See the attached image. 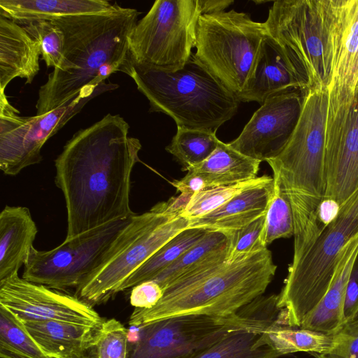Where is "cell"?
I'll use <instances>...</instances> for the list:
<instances>
[{
	"instance_id": "28",
	"label": "cell",
	"mask_w": 358,
	"mask_h": 358,
	"mask_svg": "<svg viewBox=\"0 0 358 358\" xmlns=\"http://www.w3.org/2000/svg\"><path fill=\"white\" fill-rule=\"evenodd\" d=\"M207 231L202 229L191 228L177 234L129 277L121 286L120 292L131 289L141 282L153 280L201 241Z\"/></svg>"
},
{
	"instance_id": "32",
	"label": "cell",
	"mask_w": 358,
	"mask_h": 358,
	"mask_svg": "<svg viewBox=\"0 0 358 358\" xmlns=\"http://www.w3.org/2000/svg\"><path fill=\"white\" fill-rule=\"evenodd\" d=\"M294 227L290 203L277 182L274 181V192L266 213L264 226L260 241L267 248L275 240L294 236Z\"/></svg>"
},
{
	"instance_id": "23",
	"label": "cell",
	"mask_w": 358,
	"mask_h": 358,
	"mask_svg": "<svg viewBox=\"0 0 358 358\" xmlns=\"http://www.w3.org/2000/svg\"><path fill=\"white\" fill-rule=\"evenodd\" d=\"M22 322L48 358H76L94 348L101 326L56 320Z\"/></svg>"
},
{
	"instance_id": "9",
	"label": "cell",
	"mask_w": 358,
	"mask_h": 358,
	"mask_svg": "<svg viewBox=\"0 0 358 358\" xmlns=\"http://www.w3.org/2000/svg\"><path fill=\"white\" fill-rule=\"evenodd\" d=\"M275 319L272 300L261 296L228 317L189 315L161 320L138 328L128 358H182L237 331L268 327Z\"/></svg>"
},
{
	"instance_id": "24",
	"label": "cell",
	"mask_w": 358,
	"mask_h": 358,
	"mask_svg": "<svg viewBox=\"0 0 358 358\" xmlns=\"http://www.w3.org/2000/svg\"><path fill=\"white\" fill-rule=\"evenodd\" d=\"M112 5L105 0H0V15L22 24L97 13Z\"/></svg>"
},
{
	"instance_id": "31",
	"label": "cell",
	"mask_w": 358,
	"mask_h": 358,
	"mask_svg": "<svg viewBox=\"0 0 358 358\" xmlns=\"http://www.w3.org/2000/svg\"><path fill=\"white\" fill-rule=\"evenodd\" d=\"M219 142L215 133L178 127L166 150L182 164V170L185 171L205 161Z\"/></svg>"
},
{
	"instance_id": "13",
	"label": "cell",
	"mask_w": 358,
	"mask_h": 358,
	"mask_svg": "<svg viewBox=\"0 0 358 358\" xmlns=\"http://www.w3.org/2000/svg\"><path fill=\"white\" fill-rule=\"evenodd\" d=\"M134 215L66 238L50 250L40 251L33 247L22 278L56 290L76 289L101 264L113 241Z\"/></svg>"
},
{
	"instance_id": "43",
	"label": "cell",
	"mask_w": 358,
	"mask_h": 358,
	"mask_svg": "<svg viewBox=\"0 0 358 358\" xmlns=\"http://www.w3.org/2000/svg\"><path fill=\"white\" fill-rule=\"evenodd\" d=\"M201 15L224 11L234 3L231 0H198Z\"/></svg>"
},
{
	"instance_id": "40",
	"label": "cell",
	"mask_w": 358,
	"mask_h": 358,
	"mask_svg": "<svg viewBox=\"0 0 358 358\" xmlns=\"http://www.w3.org/2000/svg\"><path fill=\"white\" fill-rule=\"evenodd\" d=\"M171 183L178 192L191 195L209 189L208 182L202 174L190 171L180 180Z\"/></svg>"
},
{
	"instance_id": "27",
	"label": "cell",
	"mask_w": 358,
	"mask_h": 358,
	"mask_svg": "<svg viewBox=\"0 0 358 358\" xmlns=\"http://www.w3.org/2000/svg\"><path fill=\"white\" fill-rule=\"evenodd\" d=\"M268 327L237 331L182 358H278L280 356L264 341L263 332Z\"/></svg>"
},
{
	"instance_id": "10",
	"label": "cell",
	"mask_w": 358,
	"mask_h": 358,
	"mask_svg": "<svg viewBox=\"0 0 358 358\" xmlns=\"http://www.w3.org/2000/svg\"><path fill=\"white\" fill-rule=\"evenodd\" d=\"M268 34L264 22L235 10L201 15L195 27L194 55L236 96L244 87L261 43Z\"/></svg>"
},
{
	"instance_id": "7",
	"label": "cell",
	"mask_w": 358,
	"mask_h": 358,
	"mask_svg": "<svg viewBox=\"0 0 358 358\" xmlns=\"http://www.w3.org/2000/svg\"><path fill=\"white\" fill-rule=\"evenodd\" d=\"M357 233L358 189L341 206L336 218L322 229L313 245L290 264L278 294V323L301 327L327 292L338 254Z\"/></svg>"
},
{
	"instance_id": "14",
	"label": "cell",
	"mask_w": 358,
	"mask_h": 358,
	"mask_svg": "<svg viewBox=\"0 0 358 358\" xmlns=\"http://www.w3.org/2000/svg\"><path fill=\"white\" fill-rule=\"evenodd\" d=\"M305 94L289 89L268 97L229 145L259 160L275 158L282 150L299 118Z\"/></svg>"
},
{
	"instance_id": "1",
	"label": "cell",
	"mask_w": 358,
	"mask_h": 358,
	"mask_svg": "<svg viewBox=\"0 0 358 358\" xmlns=\"http://www.w3.org/2000/svg\"><path fill=\"white\" fill-rule=\"evenodd\" d=\"M129 125L110 113L77 131L55 160V182L64 194L69 238L131 217V175L141 149Z\"/></svg>"
},
{
	"instance_id": "37",
	"label": "cell",
	"mask_w": 358,
	"mask_h": 358,
	"mask_svg": "<svg viewBox=\"0 0 358 358\" xmlns=\"http://www.w3.org/2000/svg\"><path fill=\"white\" fill-rule=\"evenodd\" d=\"M315 358H358V326L344 325L332 334L329 349Z\"/></svg>"
},
{
	"instance_id": "8",
	"label": "cell",
	"mask_w": 358,
	"mask_h": 358,
	"mask_svg": "<svg viewBox=\"0 0 358 358\" xmlns=\"http://www.w3.org/2000/svg\"><path fill=\"white\" fill-rule=\"evenodd\" d=\"M189 220L166 213L163 202L135 214L108 250L101 264L76 289V296L91 306L120 292L129 277L164 245L188 229Z\"/></svg>"
},
{
	"instance_id": "41",
	"label": "cell",
	"mask_w": 358,
	"mask_h": 358,
	"mask_svg": "<svg viewBox=\"0 0 358 358\" xmlns=\"http://www.w3.org/2000/svg\"><path fill=\"white\" fill-rule=\"evenodd\" d=\"M341 206L332 199H324L317 210V219L322 229L331 223L338 216Z\"/></svg>"
},
{
	"instance_id": "16",
	"label": "cell",
	"mask_w": 358,
	"mask_h": 358,
	"mask_svg": "<svg viewBox=\"0 0 358 358\" xmlns=\"http://www.w3.org/2000/svg\"><path fill=\"white\" fill-rule=\"evenodd\" d=\"M326 194L341 206L358 189V85L350 102L327 115Z\"/></svg>"
},
{
	"instance_id": "6",
	"label": "cell",
	"mask_w": 358,
	"mask_h": 358,
	"mask_svg": "<svg viewBox=\"0 0 358 358\" xmlns=\"http://www.w3.org/2000/svg\"><path fill=\"white\" fill-rule=\"evenodd\" d=\"M264 24L285 50L303 94L327 89L333 58L331 0L275 1Z\"/></svg>"
},
{
	"instance_id": "17",
	"label": "cell",
	"mask_w": 358,
	"mask_h": 358,
	"mask_svg": "<svg viewBox=\"0 0 358 358\" xmlns=\"http://www.w3.org/2000/svg\"><path fill=\"white\" fill-rule=\"evenodd\" d=\"M332 69L327 115L349 103L358 85V17L355 0H331Z\"/></svg>"
},
{
	"instance_id": "15",
	"label": "cell",
	"mask_w": 358,
	"mask_h": 358,
	"mask_svg": "<svg viewBox=\"0 0 358 358\" xmlns=\"http://www.w3.org/2000/svg\"><path fill=\"white\" fill-rule=\"evenodd\" d=\"M0 306L22 321L56 320L99 326L105 321L76 296L31 282L15 275L0 282Z\"/></svg>"
},
{
	"instance_id": "35",
	"label": "cell",
	"mask_w": 358,
	"mask_h": 358,
	"mask_svg": "<svg viewBox=\"0 0 358 358\" xmlns=\"http://www.w3.org/2000/svg\"><path fill=\"white\" fill-rule=\"evenodd\" d=\"M95 348L98 358H128L127 329L114 318L105 320L101 326Z\"/></svg>"
},
{
	"instance_id": "44",
	"label": "cell",
	"mask_w": 358,
	"mask_h": 358,
	"mask_svg": "<svg viewBox=\"0 0 358 358\" xmlns=\"http://www.w3.org/2000/svg\"><path fill=\"white\" fill-rule=\"evenodd\" d=\"M76 358H98L96 348H93L84 354Z\"/></svg>"
},
{
	"instance_id": "36",
	"label": "cell",
	"mask_w": 358,
	"mask_h": 358,
	"mask_svg": "<svg viewBox=\"0 0 358 358\" xmlns=\"http://www.w3.org/2000/svg\"><path fill=\"white\" fill-rule=\"evenodd\" d=\"M266 214L246 227L230 234V244L227 263L240 260L250 253L264 248L260 237L264 226Z\"/></svg>"
},
{
	"instance_id": "5",
	"label": "cell",
	"mask_w": 358,
	"mask_h": 358,
	"mask_svg": "<svg viewBox=\"0 0 358 358\" xmlns=\"http://www.w3.org/2000/svg\"><path fill=\"white\" fill-rule=\"evenodd\" d=\"M122 73L148 99L150 111L164 113L177 127L216 134L237 113V96L217 79L192 52L175 71L139 63L131 57Z\"/></svg>"
},
{
	"instance_id": "18",
	"label": "cell",
	"mask_w": 358,
	"mask_h": 358,
	"mask_svg": "<svg viewBox=\"0 0 358 358\" xmlns=\"http://www.w3.org/2000/svg\"><path fill=\"white\" fill-rule=\"evenodd\" d=\"M293 88L300 90L294 67L282 45L267 34L251 73L237 97L240 101H255L262 105L271 96Z\"/></svg>"
},
{
	"instance_id": "34",
	"label": "cell",
	"mask_w": 358,
	"mask_h": 358,
	"mask_svg": "<svg viewBox=\"0 0 358 358\" xmlns=\"http://www.w3.org/2000/svg\"><path fill=\"white\" fill-rule=\"evenodd\" d=\"M19 24L38 42L47 66L58 68L63 57L64 35L57 24L54 20H35Z\"/></svg>"
},
{
	"instance_id": "4",
	"label": "cell",
	"mask_w": 358,
	"mask_h": 358,
	"mask_svg": "<svg viewBox=\"0 0 358 358\" xmlns=\"http://www.w3.org/2000/svg\"><path fill=\"white\" fill-rule=\"evenodd\" d=\"M327 89L306 94L296 125L281 152L267 161L273 180L287 196L294 219V253L307 251L322 227L317 210L326 194Z\"/></svg>"
},
{
	"instance_id": "3",
	"label": "cell",
	"mask_w": 358,
	"mask_h": 358,
	"mask_svg": "<svg viewBox=\"0 0 358 358\" xmlns=\"http://www.w3.org/2000/svg\"><path fill=\"white\" fill-rule=\"evenodd\" d=\"M226 259H216L178 279L154 307L134 308L129 324L141 328L182 315H234L264 293L277 268L267 248L231 264Z\"/></svg>"
},
{
	"instance_id": "38",
	"label": "cell",
	"mask_w": 358,
	"mask_h": 358,
	"mask_svg": "<svg viewBox=\"0 0 358 358\" xmlns=\"http://www.w3.org/2000/svg\"><path fill=\"white\" fill-rule=\"evenodd\" d=\"M130 303L134 308L150 309L162 299L164 290L154 280L141 282L131 289Z\"/></svg>"
},
{
	"instance_id": "19",
	"label": "cell",
	"mask_w": 358,
	"mask_h": 358,
	"mask_svg": "<svg viewBox=\"0 0 358 358\" xmlns=\"http://www.w3.org/2000/svg\"><path fill=\"white\" fill-rule=\"evenodd\" d=\"M274 192V180L269 177L250 187L213 211L189 220L188 229L231 234L266 214Z\"/></svg>"
},
{
	"instance_id": "45",
	"label": "cell",
	"mask_w": 358,
	"mask_h": 358,
	"mask_svg": "<svg viewBox=\"0 0 358 358\" xmlns=\"http://www.w3.org/2000/svg\"><path fill=\"white\" fill-rule=\"evenodd\" d=\"M345 324L350 326H358V309L353 317Z\"/></svg>"
},
{
	"instance_id": "30",
	"label": "cell",
	"mask_w": 358,
	"mask_h": 358,
	"mask_svg": "<svg viewBox=\"0 0 358 358\" xmlns=\"http://www.w3.org/2000/svg\"><path fill=\"white\" fill-rule=\"evenodd\" d=\"M0 357L48 358L22 321L2 306H0Z\"/></svg>"
},
{
	"instance_id": "22",
	"label": "cell",
	"mask_w": 358,
	"mask_h": 358,
	"mask_svg": "<svg viewBox=\"0 0 358 358\" xmlns=\"http://www.w3.org/2000/svg\"><path fill=\"white\" fill-rule=\"evenodd\" d=\"M38 229L29 208L6 206L0 213V282L26 264Z\"/></svg>"
},
{
	"instance_id": "21",
	"label": "cell",
	"mask_w": 358,
	"mask_h": 358,
	"mask_svg": "<svg viewBox=\"0 0 358 358\" xmlns=\"http://www.w3.org/2000/svg\"><path fill=\"white\" fill-rule=\"evenodd\" d=\"M38 42L15 22L0 15V93L17 77L30 84L38 74Z\"/></svg>"
},
{
	"instance_id": "12",
	"label": "cell",
	"mask_w": 358,
	"mask_h": 358,
	"mask_svg": "<svg viewBox=\"0 0 358 358\" xmlns=\"http://www.w3.org/2000/svg\"><path fill=\"white\" fill-rule=\"evenodd\" d=\"M118 85L106 82L83 90L76 96L41 115L20 117L0 93V169L8 176L42 160L41 148L92 99Z\"/></svg>"
},
{
	"instance_id": "26",
	"label": "cell",
	"mask_w": 358,
	"mask_h": 358,
	"mask_svg": "<svg viewBox=\"0 0 358 358\" xmlns=\"http://www.w3.org/2000/svg\"><path fill=\"white\" fill-rule=\"evenodd\" d=\"M230 234L208 231L204 237L153 280L164 290L189 273L222 257H227Z\"/></svg>"
},
{
	"instance_id": "25",
	"label": "cell",
	"mask_w": 358,
	"mask_h": 358,
	"mask_svg": "<svg viewBox=\"0 0 358 358\" xmlns=\"http://www.w3.org/2000/svg\"><path fill=\"white\" fill-rule=\"evenodd\" d=\"M261 162L220 141L216 149L205 161L187 171L202 174L210 189L255 179Z\"/></svg>"
},
{
	"instance_id": "33",
	"label": "cell",
	"mask_w": 358,
	"mask_h": 358,
	"mask_svg": "<svg viewBox=\"0 0 358 358\" xmlns=\"http://www.w3.org/2000/svg\"><path fill=\"white\" fill-rule=\"evenodd\" d=\"M262 176L241 183L208 189L194 194L181 215L187 220L201 217L220 207L245 189L266 180Z\"/></svg>"
},
{
	"instance_id": "39",
	"label": "cell",
	"mask_w": 358,
	"mask_h": 358,
	"mask_svg": "<svg viewBox=\"0 0 358 358\" xmlns=\"http://www.w3.org/2000/svg\"><path fill=\"white\" fill-rule=\"evenodd\" d=\"M358 309V258L351 272L345 292L343 308L344 325Z\"/></svg>"
},
{
	"instance_id": "42",
	"label": "cell",
	"mask_w": 358,
	"mask_h": 358,
	"mask_svg": "<svg viewBox=\"0 0 358 358\" xmlns=\"http://www.w3.org/2000/svg\"><path fill=\"white\" fill-rule=\"evenodd\" d=\"M192 196L180 193L178 196H173L166 201H162L164 211L171 215L181 216Z\"/></svg>"
},
{
	"instance_id": "20",
	"label": "cell",
	"mask_w": 358,
	"mask_h": 358,
	"mask_svg": "<svg viewBox=\"0 0 358 358\" xmlns=\"http://www.w3.org/2000/svg\"><path fill=\"white\" fill-rule=\"evenodd\" d=\"M358 258V233L341 250L336 257L329 287L301 328L332 335L344 326L343 308L348 282Z\"/></svg>"
},
{
	"instance_id": "29",
	"label": "cell",
	"mask_w": 358,
	"mask_h": 358,
	"mask_svg": "<svg viewBox=\"0 0 358 358\" xmlns=\"http://www.w3.org/2000/svg\"><path fill=\"white\" fill-rule=\"evenodd\" d=\"M263 338L267 345L282 356L299 352L324 353L331 346L332 335L280 324L275 320L264 331Z\"/></svg>"
},
{
	"instance_id": "11",
	"label": "cell",
	"mask_w": 358,
	"mask_h": 358,
	"mask_svg": "<svg viewBox=\"0 0 358 358\" xmlns=\"http://www.w3.org/2000/svg\"><path fill=\"white\" fill-rule=\"evenodd\" d=\"M201 15L198 0L155 1L131 31V58L161 70L181 69L194 48L195 27Z\"/></svg>"
},
{
	"instance_id": "2",
	"label": "cell",
	"mask_w": 358,
	"mask_h": 358,
	"mask_svg": "<svg viewBox=\"0 0 358 358\" xmlns=\"http://www.w3.org/2000/svg\"><path fill=\"white\" fill-rule=\"evenodd\" d=\"M139 12L116 3L104 11L54 20L64 35L62 62L39 89L36 115L45 114L83 90L122 72L131 58L129 38Z\"/></svg>"
}]
</instances>
